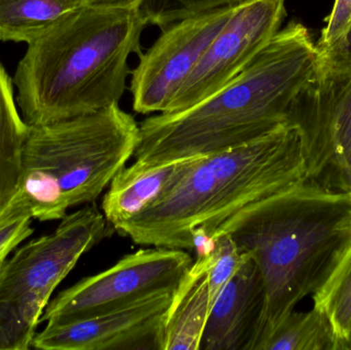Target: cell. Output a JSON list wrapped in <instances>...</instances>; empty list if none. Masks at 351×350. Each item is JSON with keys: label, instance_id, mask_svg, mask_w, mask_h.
Segmentation results:
<instances>
[{"label": "cell", "instance_id": "25", "mask_svg": "<svg viewBox=\"0 0 351 350\" xmlns=\"http://www.w3.org/2000/svg\"><path fill=\"white\" fill-rule=\"evenodd\" d=\"M344 350H351V335L350 339L346 341V347H344Z\"/></svg>", "mask_w": 351, "mask_h": 350}, {"label": "cell", "instance_id": "11", "mask_svg": "<svg viewBox=\"0 0 351 350\" xmlns=\"http://www.w3.org/2000/svg\"><path fill=\"white\" fill-rule=\"evenodd\" d=\"M174 291L100 316L47 326L31 347L43 350H162V329Z\"/></svg>", "mask_w": 351, "mask_h": 350}, {"label": "cell", "instance_id": "26", "mask_svg": "<svg viewBox=\"0 0 351 350\" xmlns=\"http://www.w3.org/2000/svg\"><path fill=\"white\" fill-rule=\"evenodd\" d=\"M350 192H351V191H350Z\"/></svg>", "mask_w": 351, "mask_h": 350}, {"label": "cell", "instance_id": "12", "mask_svg": "<svg viewBox=\"0 0 351 350\" xmlns=\"http://www.w3.org/2000/svg\"><path fill=\"white\" fill-rule=\"evenodd\" d=\"M265 305L263 277L247 254L213 303L200 349L256 350Z\"/></svg>", "mask_w": 351, "mask_h": 350}, {"label": "cell", "instance_id": "2", "mask_svg": "<svg viewBox=\"0 0 351 350\" xmlns=\"http://www.w3.org/2000/svg\"><path fill=\"white\" fill-rule=\"evenodd\" d=\"M226 234L259 266L265 312L256 350L304 298L325 285L351 247V192L302 182L235 214Z\"/></svg>", "mask_w": 351, "mask_h": 350}, {"label": "cell", "instance_id": "16", "mask_svg": "<svg viewBox=\"0 0 351 350\" xmlns=\"http://www.w3.org/2000/svg\"><path fill=\"white\" fill-rule=\"evenodd\" d=\"M84 5V0H0V40L30 45Z\"/></svg>", "mask_w": 351, "mask_h": 350}, {"label": "cell", "instance_id": "21", "mask_svg": "<svg viewBox=\"0 0 351 350\" xmlns=\"http://www.w3.org/2000/svg\"><path fill=\"white\" fill-rule=\"evenodd\" d=\"M33 217L21 192L0 215V273L8 255L33 234Z\"/></svg>", "mask_w": 351, "mask_h": 350}, {"label": "cell", "instance_id": "10", "mask_svg": "<svg viewBox=\"0 0 351 350\" xmlns=\"http://www.w3.org/2000/svg\"><path fill=\"white\" fill-rule=\"evenodd\" d=\"M239 4L210 10L162 29L156 42L140 53L139 63L131 71L130 90L136 112L150 114L168 110L178 90Z\"/></svg>", "mask_w": 351, "mask_h": 350}, {"label": "cell", "instance_id": "5", "mask_svg": "<svg viewBox=\"0 0 351 350\" xmlns=\"http://www.w3.org/2000/svg\"><path fill=\"white\" fill-rule=\"evenodd\" d=\"M139 125L113 104L90 114L29 125L20 192L33 219L61 220L95 203L133 158Z\"/></svg>", "mask_w": 351, "mask_h": 350}, {"label": "cell", "instance_id": "14", "mask_svg": "<svg viewBox=\"0 0 351 350\" xmlns=\"http://www.w3.org/2000/svg\"><path fill=\"white\" fill-rule=\"evenodd\" d=\"M208 254L199 255L173 293L162 329V350H199L212 303Z\"/></svg>", "mask_w": 351, "mask_h": 350}, {"label": "cell", "instance_id": "7", "mask_svg": "<svg viewBox=\"0 0 351 350\" xmlns=\"http://www.w3.org/2000/svg\"><path fill=\"white\" fill-rule=\"evenodd\" d=\"M193 259L184 250L154 247L121 258L98 275L82 279L49 302L39 324L73 322L175 291Z\"/></svg>", "mask_w": 351, "mask_h": 350}, {"label": "cell", "instance_id": "4", "mask_svg": "<svg viewBox=\"0 0 351 350\" xmlns=\"http://www.w3.org/2000/svg\"><path fill=\"white\" fill-rule=\"evenodd\" d=\"M147 25L136 8L84 5L27 47L16 66V100L29 125H45L119 104L142 53Z\"/></svg>", "mask_w": 351, "mask_h": 350}, {"label": "cell", "instance_id": "24", "mask_svg": "<svg viewBox=\"0 0 351 350\" xmlns=\"http://www.w3.org/2000/svg\"><path fill=\"white\" fill-rule=\"evenodd\" d=\"M86 5L107 8H137L141 0H84Z\"/></svg>", "mask_w": 351, "mask_h": 350}, {"label": "cell", "instance_id": "1", "mask_svg": "<svg viewBox=\"0 0 351 350\" xmlns=\"http://www.w3.org/2000/svg\"><path fill=\"white\" fill-rule=\"evenodd\" d=\"M319 67V49L308 29L292 21L218 92L185 110L142 121L134 158L143 164H166L263 137L291 123L297 98Z\"/></svg>", "mask_w": 351, "mask_h": 350}, {"label": "cell", "instance_id": "13", "mask_svg": "<svg viewBox=\"0 0 351 350\" xmlns=\"http://www.w3.org/2000/svg\"><path fill=\"white\" fill-rule=\"evenodd\" d=\"M198 158L158 164L136 160L119 171L102 201V212L109 225L114 230L160 201Z\"/></svg>", "mask_w": 351, "mask_h": 350}, {"label": "cell", "instance_id": "3", "mask_svg": "<svg viewBox=\"0 0 351 350\" xmlns=\"http://www.w3.org/2000/svg\"><path fill=\"white\" fill-rule=\"evenodd\" d=\"M307 179L302 133L287 123L271 133L196 160L160 201L115 232L142 246L210 252L212 236L249 205Z\"/></svg>", "mask_w": 351, "mask_h": 350}, {"label": "cell", "instance_id": "15", "mask_svg": "<svg viewBox=\"0 0 351 350\" xmlns=\"http://www.w3.org/2000/svg\"><path fill=\"white\" fill-rule=\"evenodd\" d=\"M14 80L0 62V215L20 192L29 125L18 109Z\"/></svg>", "mask_w": 351, "mask_h": 350}, {"label": "cell", "instance_id": "23", "mask_svg": "<svg viewBox=\"0 0 351 350\" xmlns=\"http://www.w3.org/2000/svg\"><path fill=\"white\" fill-rule=\"evenodd\" d=\"M319 53V67L331 70H351V27L335 45Z\"/></svg>", "mask_w": 351, "mask_h": 350}, {"label": "cell", "instance_id": "17", "mask_svg": "<svg viewBox=\"0 0 351 350\" xmlns=\"http://www.w3.org/2000/svg\"><path fill=\"white\" fill-rule=\"evenodd\" d=\"M261 350H342V345L329 314L313 305L308 312H291Z\"/></svg>", "mask_w": 351, "mask_h": 350}, {"label": "cell", "instance_id": "20", "mask_svg": "<svg viewBox=\"0 0 351 350\" xmlns=\"http://www.w3.org/2000/svg\"><path fill=\"white\" fill-rule=\"evenodd\" d=\"M208 254V293L213 305L221 290L239 271L247 254L241 253L226 234L215 236L214 245Z\"/></svg>", "mask_w": 351, "mask_h": 350}, {"label": "cell", "instance_id": "18", "mask_svg": "<svg viewBox=\"0 0 351 350\" xmlns=\"http://www.w3.org/2000/svg\"><path fill=\"white\" fill-rule=\"evenodd\" d=\"M313 299L329 314L344 350L351 335V247Z\"/></svg>", "mask_w": 351, "mask_h": 350}, {"label": "cell", "instance_id": "22", "mask_svg": "<svg viewBox=\"0 0 351 350\" xmlns=\"http://www.w3.org/2000/svg\"><path fill=\"white\" fill-rule=\"evenodd\" d=\"M351 27V0H335L333 10L326 20L325 28L317 47L319 51L335 45L341 40Z\"/></svg>", "mask_w": 351, "mask_h": 350}, {"label": "cell", "instance_id": "9", "mask_svg": "<svg viewBox=\"0 0 351 350\" xmlns=\"http://www.w3.org/2000/svg\"><path fill=\"white\" fill-rule=\"evenodd\" d=\"M285 0H245L208 45L166 112L185 110L239 75L280 30Z\"/></svg>", "mask_w": 351, "mask_h": 350}, {"label": "cell", "instance_id": "8", "mask_svg": "<svg viewBox=\"0 0 351 350\" xmlns=\"http://www.w3.org/2000/svg\"><path fill=\"white\" fill-rule=\"evenodd\" d=\"M302 133L307 179L351 191V70L319 67L291 115Z\"/></svg>", "mask_w": 351, "mask_h": 350}, {"label": "cell", "instance_id": "6", "mask_svg": "<svg viewBox=\"0 0 351 350\" xmlns=\"http://www.w3.org/2000/svg\"><path fill=\"white\" fill-rule=\"evenodd\" d=\"M113 232L96 203H88L6 260L0 273V350L31 349L56 288L82 255Z\"/></svg>", "mask_w": 351, "mask_h": 350}, {"label": "cell", "instance_id": "19", "mask_svg": "<svg viewBox=\"0 0 351 350\" xmlns=\"http://www.w3.org/2000/svg\"><path fill=\"white\" fill-rule=\"evenodd\" d=\"M243 1L245 0H141L136 10L146 25L164 29L179 21Z\"/></svg>", "mask_w": 351, "mask_h": 350}]
</instances>
